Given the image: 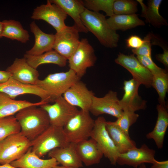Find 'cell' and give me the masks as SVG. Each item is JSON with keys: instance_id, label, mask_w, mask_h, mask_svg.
Wrapping results in <instances>:
<instances>
[{"instance_id": "obj_2", "label": "cell", "mask_w": 168, "mask_h": 168, "mask_svg": "<svg viewBox=\"0 0 168 168\" xmlns=\"http://www.w3.org/2000/svg\"><path fill=\"white\" fill-rule=\"evenodd\" d=\"M81 17L88 31L92 33L102 45L110 48L118 46L119 35L110 28L103 14L86 8Z\"/></svg>"}, {"instance_id": "obj_13", "label": "cell", "mask_w": 168, "mask_h": 168, "mask_svg": "<svg viewBox=\"0 0 168 168\" xmlns=\"http://www.w3.org/2000/svg\"><path fill=\"white\" fill-rule=\"evenodd\" d=\"M115 62L127 70L133 78L147 87L151 86L153 75L133 54L126 55L119 52Z\"/></svg>"}, {"instance_id": "obj_28", "label": "cell", "mask_w": 168, "mask_h": 168, "mask_svg": "<svg viewBox=\"0 0 168 168\" xmlns=\"http://www.w3.org/2000/svg\"><path fill=\"white\" fill-rule=\"evenodd\" d=\"M110 28L116 31H125L139 26L145 25L144 21L140 19L138 15L135 14L127 15L114 14L106 19Z\"/></svg>"}, {"instance_id": "obj_37", "label": "cell", "mask_w": 168, "mask_h": 168, "mask_svg": "<svg viewBox=\"0 0 168 168\" xmlns=\"http://www.w3.org/2000/svg\"><path fill=\"white\" fill-rule=\"evenodd\" d=\"M140 62L152 75L162 72L166 70L158 66L153 61L152 58L147 56H137Z\"/></svg>"}, {"instance_id": "obj_36", "label": "cell", "mask_w": 168, "mask_h": 168, "mask_svg": "<svg viewBox=\"0 0 168 168\" xmlns=\"http://www.w3.org/2000/svg\"><path fill=\"white\" fill-rule=\"evenodd\" d=\"M152 34H147L143 39L144 42L141 47L136 49H132L134 55L137 56H147L152 58Z\"/></svg>"}, {"instance_id": "obj_40", "label": "cell", "mask_w": 168, "mask_h": 168, "mask_svg": "<svg viewBox=\"0 0 168 168\" xmlns=\"http://www.w3.org/2000/svg\"><path fill=\"white\" fill-rule=\"evenodd\" d=\"M150 168H168V161H158L156 160L152 163Z\"/></svg>"}, {"instance_id": "obj_16", "label": "cell", "mask_w": 168, "mask_h": 168, "mask_svg": "<svg viewBox=\"0 0 168 168\" xmlns=\"http://www.w3.org/2000/svg\"><path fill=\"white\" fill-rule=\"evenodd\" d=\"M63 96L71 105L79 107L81 110L89 111L94 94L80 80L72 85Z\"/></svg>"}, {"instance_id": "obj_6", "label": "cell", "mask_w": 168, "mask_h": 168, "mask_svg": "<svg viewBox=\"0 0 168 168\" xmlns=\"http://www.w3.org/2000/svg\"><path fill=\"white\" fill-rule=\"evenodd\" d=\"M31 147V141L19 132L0 142V164H10L22 156Z\"/></svg>"}, {"instance_id": "obj_23", "label": "cell", "mask_w": 168, "mask_h": 168, "mask_svg": "<svg viewBox=\"0 0 168 168\" xmlns=\"http://www.w3.org/2000/svg\"><path fill=\"white\" fill-rule=\"evenodd\" d=\"M158 116L156 122L152 131L147 133L148 139H152L159 149H161L163 145L164 137L168 127V112L166 106L159 104L156 106Z\"/></svg>"}, {"instance_id": "obj_5", "label": "cell", "mask_w": 168, "mask_h": 168, "mask_svg": "<svg viewBox=\"0 0 168 168\" xmlns=\"http://www.w3.org/2000/svg\"><path fill=\"white\" fill-rule=\"evenodd\" d=\"M80 79L74 71L69 69L65 72L50 74L43 80L39 79L35 85L46 92L54 102Z\"/></svg>"}, {"instance_id": "obj_3", "label": "cell", "mask_w": 168, "mask_h": 168, "mask_svg": "<svg viewBox=\"0 0 168 168\" xmlns=\"http://www.w3.org/2000/svg\"><path fill=\"white\" fill-rule=\"evenodd\" d=\"M69 143L63 127L50 125L42 133L31 141V151L41 158L52 150L64 147Z\"/></svg>"}, {"instance_id": "obj_34", "label": "cell", "mask_w": 168, "mask_h": 168, "mask_svg": "<svg viewBox=\"0 0 168 168\" xmlns=\"http://www.w3.org/2000/svg\"><path fill=\"white\" fill-rule=\"evenodd\" d=\"M137 2L133 0H115L113 11L114 14H135L138 12Z\"/></svg>"}, {"instance_id": "obj_25", "label": "cell", "mask_w": 168, "mask_h": 168, "mask_svg": "<svg viewBox=\"0 0 168 168\" xmlns=\"http://www.w3.org/2000/svg\"><path fill=\"white\" fill-rule=\"evenodd\" d=\"M46 103L40 101L32 103L25 100H15L7 94L0 92V119L13 116L22 109L31 106H40Z\"/></svg>"}, {"instance_id": "obj_8", "label": "cell", "mask_w": 168, "mask_h": 168, "mask_svg": "<svg viewBox=\"0 0 168 168\" xmlns=\"http://www.w3.org/2000/svg\"><path fill=\"white\" fill-rule=\"evenodd\" d=\"M106 122L103 116L95 120L90 137L96 142L103 156L115 165L120 153L106 129Z\"/></svg>"}, {"instance_id": "obj_20", "label": "cell", "mask_w": 168, "mask_h": 168, "mask_svg": "<svg viewBox=\"0 0 168 168\" xmlns=\"http://www.w3.org/2000/svg\"><path fill=\"white\" fill-rule=\"evenodd\" d=\"M51 3L59 7L67 14L72 18L74 25L79 32L87 33V28L83 25L81 17V14L86 8L83 1L80 0H49Z\"/></svg>"}, {"instance_id": "obj_14", "label": "cell", "mask_w": 168, "mask_h": 168, "mask_svg": "<svg viewBox=\"0 0 168 168\" xmlns=\"http://www.w3.org/2000/svg\"><path fill=\"white\" fill-rule=\"evenodd\" d=\"M89 112L96 116L104 114H108L116 117H119L122 110L117 92L109 91L104 96H93Z\"/></svg>"}, {"instance_id": "obj_41", "label": "cell", "mask_w": 168, "mask_h": 168, "mask_svg": "<svg viewBox=\"0 0 168 168\" xmlns=\"http://www.w3.org/2000/svg\"><path fill=\"white\" fill-rule=\"evenodd\" d=\"M11 77V74L9 72L0 70V83L6 82Z\"/></svg>"}, {"instance_id": "obj_43", "label": "cell", "mask_w": 168, "mask_h": 168, "mask_svg": "<svg viewBox=\"0 0 168 168\" xmlns=\"http://www.w3.org/2000/svg\"><path fill=\"white\" fill-rule=\"evenodd\" d=\"M3 28V24L2 21H0V38H2V33Z\"/></svg>"}, {"instance_id": "obj_35", "label": "cell", "mask_w": 168, "mask_h": 168, "mask_svg": "<svg viewBox=\"0 0 168 168\" xmlns=\"http://www.w3.org/2000/svg\"><path fill=\"white\" fill-rule=\"evenodd\" d=\"M139 116L135 112L123 111L121 116L113 122L122 131L129 135V128L137 121Z\"/></svg>"}, {"instance_id": "obj_15", "label": "cell", "mask_w": 168, "mask_h": 168, "mask_svg": "<svg viewBox=\"0 0 168 168\" xmlns=\"http://www.w3.org/2000/svg\"><path fill=\"white\" fill-rule=\"evenodd\" d=\"M140 85L133 78L124 81V93L122 99L119 100V104L123 111L135 112L146 108L147 101L143 100L138 94V89Z\"/></svg>"}, {"instance_id": "obj_22", "label": "cell", "mask_w": 168, "mask_h": 168, "mask_svg": "<svg viewBox=\"0 0 168 168\" xmlns=\"http://www.w3.org/2000/svg\"><path fill=\"white\" fill-rule=\"evenodd\" d=\"M31 31L34 34L35 42L33 47L26 52L32 55H38L53 49L55 40V34L43 32L34 21L30 24Z\"/></svg>"}, {"instance_id": "obj_31", "label": "cell", "mask_w": 168, "mask_h": 168, "mask_svg": "<svg viewBox=\"0 0 168 168\" xmlns=\"http://www.w3.org/2000/svg\"><path fill=\"white\" fill-rule=\"evenodd\" d=\"M152 75L151 86L158 95L159 104L166 106L165 97L168 90V74L166 70Z\"/></svg>"}, {"instance_id": "obj_1", "label": "cell", "mask_w": 168, "mask_h": 168, "mask_svg": "<svg viewBox=\"0 0 168 168\" xmlns=\"http://www.w3.org/2000/svg\"><path fill=\"white\" fill-rule=\"evenodd\" d=\"M36 106L26 107L15 116L21 127L20 133L30 141L35 139L50 125L47 113Z\"/></svg>"}, {"instance_id": "obj_32", "label": "cell", "mask_w": 168, "mask_h": 168, "mask_svg": "<svg viewBox=\"0 0 168 168\" xmlns=\"http://www.w3.org/2000/svg\"><path fill=\"white\" fill-rule=\"evenodd\" d=\"M21 127L15 116L0 119V142L8 136L20 132Z\"/></svg>"}, {"instance_id": "obj_11", "label": "cell", "mask_w": 168, "mask_h": 168, "mask_svg": "<svg viewBox=\"0 0 168 168\" xmlns=\"http://www.w3.org/2000/svg\"><path fill=\"white\" fill-rule=\"evenodd\" d=\"M0 92L7 94L14 100L19 95L30 94L39 97L41 101L45 103L54 102L49 95L40 87L21 82L12 77L6 82L0 83Z\"/></svg>"}, {"instance_id": "obj_29", "label": "cell", "mask_w": 168, "mask_h": 168, "mask_svg": "<svg viewBox=\"0 0 168 168\" xmlns=\"http://www.w3.org/2000/svg\"><path fill=\"white\" fill-rule=\"evenodd\" d=\"M3 28L2 36L12 40H16L25 43L29 40L30 35L24 29L20 22L14 20H4L2 21Z\"/></svg>"}, {"instance_id": "obj_12", "label": "cell", "mask_w": 168, "mask_h": 168, "mask_svg": "<svg viewBox=\"0 0 168 168\" xmlns=\"http://www.w3.org/2000/svg\"><path fill=\"white\" fill-rule=\"evenodd\" d=\"M67 16L59 7L48 0L46 4H42L34 9L31 18L45 21L52 26L57 32L66 26L65 21Z\"/></svg>"}, {"instance_id": "obj_18", "label": "cell", "mask_w": 168, "mask_h": 168, "mask_svg": "<svg viewBox=\"0 0 168 168\" xmlns=\"http://www.w3.org/2000/svg\"><path fill=\"white\" fill-rule=\"evenodd\" d=\"M6 71L13 79L23 83L35 85L39 80L38 71L30 66L24 57L16 58Z\"/></svg>"}, {"instance_id": "obj_27", "label": "cell", "mask_w": 168, "mask_h": 168, "mask_svg": "<svg viewBox=\"0 0 168 168\" xmlns=\"http://www.w3.org/2000/svg\"><path fill=\"white\" fill-rule=\"evenodd\" d=\"M24 57L28 63L35 69L40 65L45 64H54L60 67H64L66 66L68 60L53 49L38 55L25 53Z\"/></svg>"}, {"instance_id": "obj_42", "label": "cell", "mask_w": 168, "mask_h": 168, "mask_svg": "<svg viewBox=\"0 0 168 168\" xmlns=\"http://www.w3.org/2000/svg\"><path fill=\"white\" fill-rule=\"evenodd\" d=\"M0 168H21L16 167L12 166L10 164L7 163L0 165Z\"/></svg>"}, {"instance_id": "obj_9", "label": "cell", "mask_w": 168, "mask_h": 168, "mask_svg": "<svg viewBox=\"0 0 168 168\" xmlns=\"http://www.w3.org/2000/svg\"><path fill=\"white\" fill-rule=\"evenodd\" d=\"M40 107L47 113L50 125L63 127L79 110L69 104L63 96L57 98L53 104H43Z\"/></svg>"}, {"instance_id": "obj_39", "label": "cell", "mask_w": 168, "mask_h": 168, "mask_svg": "<svg viewBox=\"0 0 168 168\" xmlns=\"http://www.w3.org/2000/svg\"><path fill=\"white\" fill-rule=\"evenodd\" d=\"M162 54H156V58L159 62L162 63L166 67H168V49L163 50Z\"/></svg>"}, {"instance_id": "obj_24", "label": "cell", "mask_w": 168, "mask_h": 168, "mask_svg": "<svg viewBox=\"0 0 168 168\" xmlns=\"http://www.w3.org/2000/svg\"><path fill=\"white\" fill-rule=\"evenodd\" d=\"M10 164L15 167L21 168H50L59 164L53 158L41 159L31 151V147L21 158Z\"/></svg>"}, {"instance_id": "obj_4", "label": "cell", "mask_w": 168, "mask_h": 168, "mask_svg": "<svg viewBox=\"0 0 168 168\" xmlns=\"http://www.w3.org/2000/svg\"><path fill=\"white\" fill-rule=\"evenodd\" d=\"M88 111L79 110L63 127L69 142L77 143L91 137L95 120Z\"/></svg>"}, {"instance_id": "obj_45", "label": "cell", "mask_w": 168, "mask_h": 168, "mask_svg": "<svg viewBox=\"0 0 168 168\" xmlns=\"http://www.w3.org/2000/svg\"><path fill=\"white\" fill-rule=\"evenodd\" d=\"M139 168H147L146 166L144 164H143L140 165L139 166Z\"/></svg>"}, {"instance_id": "obj_21", "label": "cell", "mask_w": 168, "mask_h": 168, "mask_svg": "<svg viewBox=\"0 0 168 168\" xmlns=\"http://www.w3.org/2000/svg\"><path fill=\"white\" fill-rule=\"evenodd\" d=\"M76 143L69 142L64 147L55 148L48 153V156L55 159L62 166L81 168L82 163L76 149Z\"/></svg>"}, {"instance_id": "obj_10", "label": "cell", "mask_w": 168, "mask_h": 168, "mask_svg": "<svg viewBox=\"0 0 168 168\" xmlns=\"http://www.w3.org/2000/svg\"><path fill=\"white\" fill-rule=\"evenodd\" d=\"M79 32L74 26H66L57 32L53 49L67 60L75 51L80 41Z\"/></svg>"}, {"instance_id": "obj_33", "label": "cell", "mask_w": 168, "mask_h": 168, "mask_svg": "<svg viewBox=\"0 0 168 168\" xmlns=\"http://www.w3.org/2000/svg\"><path fill=\"white\" fill-rule=\"evenodd\" d=\"M115 0H85L83 1L85 7L90 10L99 12L100 11L105 12L110 17L114 14L113 3Z\"/></svg>"}, {"instance_id": "obj_30", "label": "cell", "mask_w": 168, "mask_h": 168, "mask_svg": "<svg viewBox=\"0 0 168 168\" xmlns=\"http://www.w3.org/2000/svg\"><path fill=\"white\" fill-rule=\"evenodd\" d=\"M162 1L161 0H149L144 17L147 22L156 27L168 25L166 20L159 13V8Z\"/></svg>"}, {"instance_id": "obj_26", "label": "cell", "mask_w": 168, "mask_h": 168, "mask_svg": "<svg viewBox=\"0 0 168 168\" xmlns=\"http://www.w3.org/2000/svg\"><path fill=\"white\" fill-rule=\"evenodd\" d=\"M106 129L120 154L137 147L135 142L112 121H107Z\"/></svg>"}, {"instance_id": "obj_7", "label": "cell", "mask_w": 168, "mask_h": 168, "mask_svg": "<svg viewBox=\"0 0 168 168\" xmlns=\"http://www.w3.org/2000/svg\"><path fill=\"white\" fill-rule=\"evenodd\" d=\"M70 69L80 79L86 73L87 69L94 65L96 57L95 51L86 38H82L73 53L68 59Z\"/></svg>"}, {"instance_id": "obj_19", "label": "cell", "mask_w": 168, "mask_h": 168, "mask_svg": "<svg viewBox=\"0 0 168 168\" xmlns=\"http://www.w3.org/2000/svg\"><path fill=\"white\" fill-rule=\"evenodd\" d=\"M77 154L86 166L99 163L103 154L95 141L91 138L76 143Z\"/></svg>"}, {"instance_id": "obj_38", "label": "cell", "mask_w": 168, "mask_h": 168, "mask_svg": "<svg viewBox=\"0 0 168 168\" xmlns=\"http://www.w3.org/2000/svg\"><path fill=\"white\" fill-rule=\"evenodd\" d=\"M143 42V39L136 35H132L126 40L127 47L132 49L138 48L142 44Z\"/></svg>"}, {"instance_id": "obj_17", "label": "cell", "mask_w": 168, "mask_h": 168, "mask_svg": "<svg viewBox=\"0 0 168 168\" xmlns=\"http://www.w3.org/2000/svg\"><path fill=\"white\" fill-rule=\"evenodd\" d=\"M156 152L149 148L145 144L140 148L137 147L120 154L117 164L121 166L127 165L137 168L145 163H152L156 160Z\"/></svg>"}, {"instance_id": "obj_44", "label": "cell", "mask_w": 168, "mask_h": 168, "mask_svg": "<svg viewBox=\"0 0 168 168\" xmlns=\"http://www.w3.org/2000/svg\"><path fill=\"white\" fill-rule=\"evenodd\" d=\"M50 168H77L71 167L64 166H58V165L55 166Z\"/></svg>"}]
</instances>
